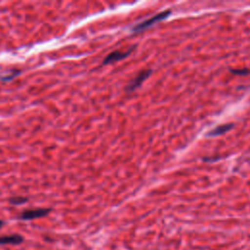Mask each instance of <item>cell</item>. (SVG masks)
Wrapping results in <instances>:
<instances>
[{"label": "cell", "mask_w": 250, "mask_h": 250, "mask_svg": "<svg viewBox=\"0 0 250 250\" xmlns=\"http://www.w3.org/2000/svg\"><path fill=\"white\" fill-rule=\"evenodd\" d=\"M151 74V69H146L142 70L127 86H126V92H133L136 89H138L142 83Z\"/></svg>", "instance_id": "obj_3"}, {"label": "cell", "mask_w": 250, "mask_h": 250, "mask_svg": "<svg viewBox=\"0 0 250 250\" xmlns=\"http://www.w3.org/2000/svg\"><path fill=\"white\" fill-rule=\"evenodd\" d=\"M4 225H5V222L3 220H0V229H2Z\"/></svg>", "instance_id": "obj_10"}, {"label": "cell", "mask_w": 250, "mask_h": 250, "mask_svg": "<svg viewBox=\"0 0 250 250\" xmlns=\"http://www.w3.org/2000/svg\"><path fill=\"white\" fill-rule=\"evenodd\" d=\"M229 71L233 74H236V75H246V74L250 73V70L248 68H236V69L230 68Z\"/></svg>", "instance_id": "obj_9"}, {"label": "cell", "mask_w": 250, "mask_h": 250, "mask_svg": "<svg viewBox=\"0 0 250 250\" xmlns=\"http://www.w3.org/2000/svg\"><path fill=\"white\" fill-rule=\"evenodd\" d=\"M19 74H21V70H14V71H11V73H9V74H7L5 76H2L1 80L2 81H10L13 78H15L16 76H18Z\"/></svg>", "instance_id": "obj_8"}, {"label": "cell", "mask_w": 250, "mask_h": 250, "mask_svg": "<svg viewBox=\"0 0 250 250\" xmlns=\"http://www.w3.org/2000/svg\"><path fill=\"white\" fill-rule=\"evenodd\" d=\"M52 211L51 208H35V209H27L22 211L19 215V220L21 221H30V220H35L38 218H43L46 217L47 215L50 214Z\"/></svg>", "instance_id": "obj_2"}, {"label": "cell", "mask_w": 250, "mask_h": 250, "mask_svg": "<svg viewBox=\"0 0 250 250\" xmlns=\"http://www.w3.org/2000/svg\"><path fill=\"white\" fill-rule=\"evenodd\" d=\"M134 49H135V47H132L130 50H127V51H125V52H122V51H113V52L109 53V54L104 58V60L103 61V64L105 65V64H109V63H112V62H115L124 60V59H126V58L133 52Z\"/></svg>", "instance_id": "obj_4"}, {"label": "cell", "mask_w": 250, "mask_h": 250, "mask_svg": "<svg viewBox=\"0 0 250 250\" xmlns=\"http://www.w3.org/2000/svg\"><path fill=\"white\" fill-rule=\"evenodd\" d=\"M233 128V124L232 123H226V124H221L215 128H213L212 130H210L207 133V137H218L221 136L223 134H226L227 132H229L230 129Z\"/></svg>", "instance_id": "obj_6"}, {"label": "cell", "mask_w": 250, "mask_h": 250, "mask_svg": "<svg viewBox=\"0 0 250 250\" xmlns=\"http://www.w3.org/2000/svg\"><path fill=\"white\" fill-rule=\"evenodd\" d=\"M171 10H165L161 13H158L156 14L155 16H153L152 18L146 20V21H144L142 22H140L139 24H136L133 28H132V31L135 32V33H139V32H142L146 29H147L148 27L154 25L155 23L161 21H164L165 19H167L170 15H171Z\"/></svg>", "instance_id": "obj_1"}, {"label": "cell", "mask_w": 250, "mask_h": 250, "mask_svg": "<svg viewBox=\"0 0 250 250\" xmlns=\"http://www.w3.org/2000/svg\"><path fill=\"white\" fill-rule=\"evenodd\" d=\"M9 202L12 205H21L25 202H27V198L23 196H14L9 198Z\"/></svg>", "instance_id": "obj_7"}, {"label": "cell", "mask_w": 250, "mask_h": 250, "mask_svg": "<svg viewBox=\"0 0 250 250\" xmlns=\"http://www.w3.org/2000/svg\"><path fill=\"white\" fill-rule=\"evenodd\" d=\"M24 238L22 235L19 233H13L9 235H2L0 236V245H20L23 242Z\"/></svg>", "instance_id": "obj_5"}]
</instances>
